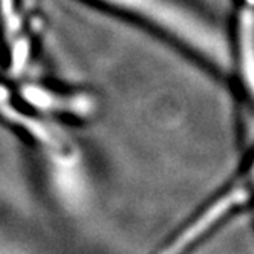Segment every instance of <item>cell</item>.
Wrapping results in <instances>:
<instances>
[{
  "instance_id": "obj_1",
  "label": "cell",
  "mask_w": 254,
  "mask_h": 254,
  "mask_svg": "<svg viewBox=\"0 0 254 254\" xmlns=\"http://www.w3.org/2000/svg\"><path fill=\"white\" fill-rule=\"evenodd\" d=\"M112 8L130 12L138 19L149 22L172 34L186 45L194 46L199 52L219 60L224 48L213 26H210L190 8L175 0H98Z\"/></svg>"
}]
</instances>
